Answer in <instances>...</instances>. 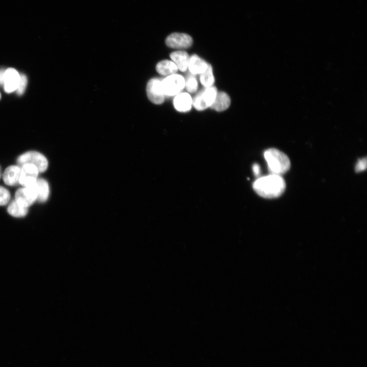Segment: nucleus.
<instances>
[{"label": "nucleus", "instance_id": "f257e3e1", "mask_svg": "<svg viewBox=\"0 0 367 367\" xmlns=\"http://www.w3.org/2000/svg\"><path fill=\"white\" fill-rule=\"evenodd\" d=\"M253 188L257 194L264 198H276L284 193L286 183L281 175L270 174L257 179Z\"/></svg>", "mask_w": 367, "mask_h": 367}, {"label": "nucleus", "instance_id": "f03ea898", "mask_svg": "<svg viewBox=\"0 0 367 367\" xmlns=\"http://www.w3.org/2000/svg\"><path fill=\"white\" fill-rule=\"evenodd\" d=\"M271 174L281 175L288 171L291 166L288 157L282 152L275 149H270L264 153Z\"/></svg>", "mask_w": 367, "mask_h": 367}, {"label": "nucleus", "instance_id": "7ed1b4c3", "mask_svg": "<svg viewBox=\"0 0 367 367\" xmlns=\"http://www.w3.org/2000/svg\"><path fill=\"white\" fill-rule=\"evenodd\" d=\"M215 87H205L193 99V106L198 111H203L213 104L217 94Z\"/></svg>", "mask_w": 367, "mask_h": 367}, {"label": "nucleus", "instance_id": "20e7f679", "mask_svg": "<svg viewBox=\"0 0 367 367\" xmlns=\"http://www.w3.org/2000/svg\"><path fill=\"white\" fill-rule=\"evenodd\" d=\"M17 163L20 167L26 164L35 166L39 172H43L48 167V161L46 157L40 153L35 151L26 152L20 156Z\"/></svg>", "mask_w": 367, "mask_h": 367}, {"label": "nucleus", "instance_id": "39448f33", "mask_svg": "<svg viewBox=\"0 0 367 367\" xmlns=\"http://www.w3.org/2000/svg\"><path fill=\"white\" fill-rule=\"evenodd\" d=\"M162 84L165 96H177L185 88V78L181 75L174 74L163 80Z\"/></svg>", "mask_w": 367, "mask_h": 367}, {"label": "nucleus", "instance_id": "423d86ee", "mask_svg": "<svg viewBox=\"0 0 367 367\" xmlns=\"http://www.w3.org/2000/svg\"><path fill=\"white\" fill-rule=\"evenodd\" d=\"M146 92L149 99L154 104L160 105L164 102L166 96L161 80L158 78L151 79L147 85Z\"/></svg>", "mask_w": 367, "mask_h": 367}, {"label": "nucleus", "instance_id": "0eeeda50", "mask_svg": "<svg viewBox=\"0 0 367 367\" xmlns=\"http://www.w3.org/2000/svg\"><path fill=\"white\" fill-rule=\"evenodd\" d=\"M166 42L167 45L169 48L185 49L192 47L193 39L187 34L173 33L167 37Z\"/></svg>", "mask_w": 367, "mask_h": 367}, {"label": "nucleus", "instance_id": "6e6552de", "mask_svg": "<svg viewBox=\"0 0 367 367\" xmlns=\"http://www.w3.org/2000/svg\"><path fill=\"white\" fill-rule=\"evenodd\" d=\"M39 171L37 167L32 164H26L22 167L20 184L26 188H33L35 185Z\"/></svg>", "mask_w": 367, "mask_h": 367}, {"label": "nucleus", "instance_id": "1a4fd4ad", "mask_svg": "<svg viewBox=\"0 0 367 367\" xmlns=\"http://www.w3.org/2000/svg\"><path fill=\"white\" fill-rule=\"evenodd\" d=\"M15 198L21 206L28 208L37 200V194L34 188L24 187L17 191Z\"/></svg>", "mask_w": 367, "mask_h": 367}, {"label": "nucleus", "instance_id": "9d476101", "mask_svg": "<svg viewBox=\"0 0 367 367\" xmlns=\"http://www.w3.org/2000/svg\"><path fill=\"white\" fill-rule=\"evenodd\" d=\"M20 79V74L16 69L9 68L6 69L4 84V89L5 93L10 94L16 91Z\"/></svg>", "mask_w": 367, "mask_h": 367}, {"label": "nucleus", "instance_id": "9b49d317", "mask_svg": "<svg viewBox=\"0 0 367 367\" xmlns=\"http://www.w3.org/2000/svg\"><path fill=\"white\" fill-rule=\"evenodd\" d=\"M173 105L176 110L180 112H187L192 109L193 98L188 93H180L175 96Z\"/></svg>", "mask_w": 367, "mask_h": 367}, {"label": "nucleus", "instance_id": "f8f14e48", "mask_svg": "<svg viewBox=\"0 0 367 367\" xmlns=\"http://www.w3.org/2000/svg\"><path fill=\"white\" fill-rule=\"evenodd\" d=\"M21 172V168L19 167L12 166L7 167L3 175L5 184L10 186L19 185Z\"/></svg>", "mask_w": 367, "mask_h": 367}, {"label": "nucleus", "instance_id": "ddd939ff", "mask_svg": "<svg viewBox=\"0 0 367 367\" xmlns=\"http://www.w3.org/2000/svg\"><path fill=\"white\" fill-rule=\"evenodd\" d=\"M208 64L197 55L190 57L188 69L194 75L201 74L208 67Z\"/></svg>", "mask_w": 367, "mask_h": 367}, {"label": "nucleus", "instance_id": "4468645a", "mask_svg": "<svg viewBox=\"0 0 367 367\" xmlns=\"http://www.w3.org/2000/svg\"><path fill=\"white\" fill-rule=\"evenodd\" d=\"M170 57L178 70L185 72L188 69L190 57L186 52L175 51L171 53Z\"/></svg>", "mask_w": 367, "mask_h": 367}, {"label": "nucleus", "instance_id": "2eb2a0df", "mask_svg": "<svg viewBox=\"0 0 367 367\" xmlns=\"http://www.w3.org/2000/svg\"><path fill=\"white\" fill-rule=\"evenodd\" d=\"M37 194V200L40 202H45L48 199L50 189L48 183L43 179H37L33 187Z\"/></svg>", "mask_w": 367, "mask_h": 367}, {"label": "nucleus", "instance_id": "dca6fc26", "mask_svg": "<svg viewBox=\"0 0 367 367\" xmlns=\"http://www.w3.org/2000/svg\"><path fill=\"white\" fill-rule=\"evenodd\" d=\"M231 104V99L225 92L218 93L215 100L210 107L218 112H222L229 108Z\"/></svg>", "mask_w": 367, "mask_h": 367}, {"label": "nucleus", "instance_id": "f3484780", "mask_svg": "<svg viewBox=\"0 0 367 367\" xmlns=\"http://www.w3.org/2000/svg\"><path fill=\"white\" fill-rule=\"evenodd\" d=\"M156 70L160 75L169 76L175 74L178 68L173 62L166 60L157 64Z\"/></svg>", "mask_w": 367, "mask_h": 367}, {"label": "nucleus", "instance_id": "a211bd4d", "mask_svg": "<svg viewBox=\"0 0 367 367\" xmlns=\"http://www.w3.org/2000/svg\"><path fill=\"white\" fill-rule=\"evenodd\" d=\"M7 212L13 217H22L27 214L28 210L27 208L21 206L15 200H12L8 205Z\"/></svg>", "mask_w": 367, "mask_h": 367}, {"label": "nucleus", "instance_id": "6ab92c4d", "mask_svg": "<svg viewBox=\"0 0 367 367\" xmlns=\"http://www.w3.org/2000/svg\"><path fill=\"white\" fill-rule=\"evenodd\" d=\"M200 81L204 87H209L213 86L215 82L212 66L208 64V67L200 76Z\"/></svg>", "mask_w": 367, "mask_h": 367}, {"label": "nucleus", "instance_id": "aec40b11", "mask_svg": "<svg viewBox=\"0 0 367 367\" xmlns=\"http://www.w3.org/2000/svg\"><path fill=\"white\" fill-rule=\"evenodd\" d=\"M198 82L196 75L190 72L185 78V88L189 93L193 94L198 91Z\"/></svg>", "mask_w": 367, "mask_h": 367}, {"label": "nucleus", "instance_id": "412c9836", "mask_svg": "<svg viewBox=\"0 0 367 367\" xmlns=\"http://www.w3.org/2000/svg\"><path fill=\"white\" fill-rule=\"evenodd\" d=\"M10 199V194L5 188L0 186V205H6Z\"/></svg>", "mask_w": 367, "mask_h": 367}, {"label": "nucleus", "instance_id": "4be33fe9", "mask_svg": "<svg viewBox=\"0 0 367 367\" xmlns=\"http://www.w3.org/2000/svg\"><path fill=\"white\" fill-rule=\"evenodd\" d=\"M20 82L18 89L16 90L17 93L19 96H22L24 94L28 83L27 78L25 75L23 74V73L20 74Z\"/></svg>", "mask_w": 367, "mask_h": 367}, {"label": "nucleus", "instance_id": "5701e85b", "mask_svg": "<svg viewBox=\"0 0 367 367\" xmlns=\"http://www.w3.org/2000/svg\"><path fill=\"white\" fill-rule=\"evenodd\" d=\"M367 168V158H363L359 160L356 167V171L361 172L364 171Z\"/></svg>", "mask_w": 367, "mask_h": 367}, {"label": "nucleus", "instance_id": "b1692460", "mask_svg": "<svg viewBox=\"0 0 367 367\" xmlns=\"http://www.w3.org/2000/svg\"><path fill=\"white\" fill-rule=\"evenodd\" d=\"M6 70L2 68L0 69V86H3L4 84V78Z\"/></svg>", "mask_w": 367, "mask_h": 367}, {"label": "nucleus", "instance_id": "393cba45", "mask_svg": "<svg viewBox=\"0 0 367 367\" xmlns=\"http://www.w3.org/2000/svg\"><path fill=\"white\" fill-rule=\"evenodd\" d=\"M253 171L254 174L258 177L260 174L261 169L260 166L258 164H255L253 166Z\"/></svg>", "mask_w": 367, "mask_h": 367}, {"label": "nucleus", "instance_id": "a878e982", "mask_svg": "<svg viewBox=\"0 0 367 367\" xmlns=\"http://www.w3.org/2000/svg\"><path fill=\"white\" fill-rule=\"evenodd\" d=\"M1 167H0V178H1Z\"/></svg>", "mask_w": 367, "mask_h": 367}, {"label": "nucleus", "instance_id": "bb28decb", "mask_svg": "<svg viewBox=\"0 0 367 367\" xmlns=\"http://www.w3.org/2000/svg\"><path fill=\"white\" fill-rule=\"evenodd\" d=\"M1 94H0V99H1Z\"/></svg>", "mask_w": 367, "mask_h": 367}]
</instances>
